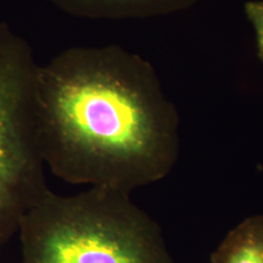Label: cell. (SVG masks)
<instances>
[{
    "instance_id": "1",
    "label": "cell",
    "mask_w": 263,
    "mask_h": 263,
    "mask_svg": "<svg viewBox=\"0 0 263 263\" xmlns=\"http://www.w3.org/2000/svg\"><path fill=\"white\" fill-rule=\"evenodd\" d=\"M46 168L68 183L132 193L166 178L178 121L151 77L104 65L56 66L35 78Z\"/></svg>"
},
{
    "instance_id": "2",
    "label": "cell",
    "mask_w": 263,
    "mask_h": 263,
    "mask_svg": "<svg viewBox=\"0 0 263 263\" xmlns=\"http://www.w3.org/2000/svg\"><path fill=\"white\" fill-rule=\"evenodd\" d=\"M21 263H173L162 230L113 188L63 196L49 190L22 217Z\"/></svg>"
},
{
    "instance_id": "3",
    "label": "cell",
    "mask_w": 263,
    "mask_h": 263,
    "mask_svg": "<svg viewBox=\"0 0 263 263\" xmlns=\"http://www.w3.org/2000/svg\"><path fill=\"white\" fill-rule=\"evenodd\" d=\"M37 133L35 77L0 60V252L48 191Z\"/></svg>"
},
{
    "instance_id": "4",
    "label": "cell",
    "mask_w": 263,
    "mask_h": 263,
    "mask_svg": "<svg viewBox=\"0 0 263 263\" xmlns=\"http://www.w3.org/2000/svg\"><path fill=\"white\" fill-rule=\"evenodd\" d=\"M212 263H263V215L245 218L217 245Z\"/></svg>"
},
{
    "instance_id": "5",
    "label": "cell",
    "mask_w": 263,
    "mask_h": 263,
    "mask_svg": "<svg viewBox=\"0 0 263 263\" xmlns=\"http://www.w3.org/2000/svg\"><path fill=\"white\" fill-rule=\"evenodd\" d=\"M246 11L255 28L258 55L263 61V1L249 2L246 5Z\"/></svg>"
}]
</instances>
